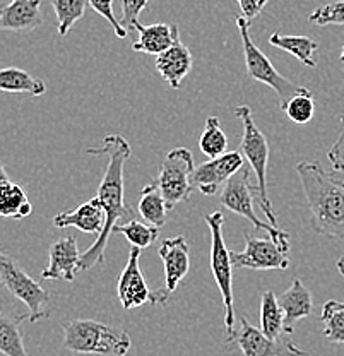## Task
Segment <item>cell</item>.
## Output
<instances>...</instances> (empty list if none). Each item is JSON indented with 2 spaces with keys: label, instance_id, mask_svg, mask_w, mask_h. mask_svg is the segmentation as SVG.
Listing matches in <instances>:
<instances>
[{
  "label": "cell",
  "instance_id": "cell-1",
  "mask_svg": "<svg viewBox=\"0 0 344 356\" xmlns=\"http://www.w3.org/2000/svg\"><path fill=\"white\" fill-rule=\"evenodd\" d=\"M86 153L96 156L106 154L110 161L105 170V175L101 178V184H99L98 195H96L101 202L103 209H105V226H103V232L99 233L95 243L84 254H81L79 273L81 270H90L95 266L105 262L106 245H108L113 228L117 226V221L124 220L129 222L136 220V213L125 202L124 188V166L125 161L131 158V144L122 136H106L101 146L86 147Z\"/></svg>",
  "mask_w": 344,
  "mask_h": 356
},
{
  "label": "cell",
  "instance_id": "cell-2",
  "mask_svg": "<svg viewBox=\"0 0 344 356\" xmlns=\"http://www.w3.org/2000/svg\"><path fill=\"white\" fill-rule=\"evenodd\" d=\"M302 180L310 211V225L322 236L344 240V180L327 172L319 161H300Z\"/></svg>",
  "mask_w": 344,
  "mask_h": 356
},
{
  "label": "cell",
  "instance_id": "cell-3",
  "mask_svg": "<svg viewBox=\"0 0 344 356\" xmlns=\"http://www.w3.org/2000/svg\"><path fill=\"white\" fill-rule=\"evenodd\" d=\"M64 348L77 355L125 356L132 339L125 331L91 318H74L64 325Z\"/></svg>",
  "mask_w": 344,
  "mask_h": 356
},
{
  "label": "cell",
  "instance_id": "cell-4",
  "mask_svg": "<svg viewBox=\"0 0 344 356\" xmlns=\"http://www.w3.org/2000/svg\"><path fill=\"white\" fill-rule=\"evenodd\" d=\"M235 115L242 120L243 134H242V144H240V153L247 158L250 163L252 170L257 175V185H255V200L261 206L262 213L268 218V222L272 226H277V216L272 209V204L268 195V163H269V144L268 137L264 136L259 127L255 125L252 110L250 106H236Z\"/></svg>",
  "mask_w": 344,
  "mask_h": 356
},
{
  "label": "cell",
  "instance_id": "cell-5",
  "mask_svg": "<svg viewBox=\"0 0 344 356\" xmlns=\"http://www.w3.org/2000/svg\"><path fill=\"white\" fill-rule=\"evenodd\" d=\"M204 220L211 232V270L221 293L224 305V329L228 337L235 332V300H233V262L223 236V213L206 214Z\"/></svg>",
  "mask_w": 344,
  "mask_h": 356
},
{
  "label": "cell",
  "instance_id": "cell-6",
  "mask_svg": "<svg viewBox=\"0 0 344 356\" xmlns=\"http://www.w3.org/2000/svg\"><path fill=\"white\" fill-rule=\"evenodd\" d=\"M7 289L14 298L23 302L28 307L31 324L47 318L50 315V293L47 291L38 281L33 280L28 273L19 266V262L10 257L0 247V289Z\"/></svg>",
  "mask_w": 344,
  "mask_h": 356
},
{
  "label": "cell",
  "instance_id": "cell-7",
  "mask_svg": "<svg viewBox=\"0 0 344 356\" xmlns=\"http://www.w3.org/2000/svg\"><path fill=\"white\" fill-rule=\"evenodd\" d=\"M236 26H238L240 36H242V47H243V57H245V67H247V76L250 79L259 81V83L265 84L271 89H275V92L279 98L281 110L286 108V105L290 103L291 98L302 92L303 86H297V84L291 83L290 79L279 74L276 70V67L272 65V62L265 57L264 51H261L257 48V44L254 43L252 36H250V21H247L243 16L235 17Z\"/></svg>",
  "mask_w": 344,
  "mask_h": 356
},
{
  "label": "cell",
  "instance_id": "cell-8",
  "mask_svg": "<svg viewBox=\"0 0 344 356\" xmlns=\"http://www.w3.org/2000/svg\"><path fill=\"white\" fill-rule=\"evenodd\" d=\"M194 156L187 147H175L166 154L158 173L156 185L165 197L168 211L190 199V194L194 192Z\"/></svg>",
  "mask_w": 344,
  "mask_h": 356
},
{
  "label": "cell",
  "instance_id": "cell-9",
  "mask_svg": "<svg viewBox=\"0 0 344 356\" xmlns=\"http://www.w3.org/2000/svg\"><path fill=\"white\" fill-rule=\"evenodd\" d=\"M255 185L249 181V170L242 168L236 175H233L224 184L221 191V204L231 213L245 218L255 226L259 232H265L271 235L272 240H276L281 245H290V233L283 232L281 228H276L271 222L262 221L254 211V199H255Z\"/></svg>",
  "mask_w": 344,
  "mask_h": 356
},
{
  "label": "cell",
  "instance_id": "cell-10",
  "mask_svg": "<svg viewBox=\"0 0 344 356\" xmlns=\"http://www.w3.org/2000/svg\"><path fill=\"white\" fill-rule=\"evenodd\" d=\"M235 269L284 270L290 267V245H281L272 238H257L245 232V250L231 252Z\"/></svg>",
  "mask_w": 344,
  "mask_h": 356
},
{
  "label": "cell",
  "instance_id": "cell-11",
  "mask_svg": "<svg viewBox=\"0 0 344 356\" xmlns=\"http://www.w3.org/2000/svg\"><path fill=\"white\" fill-rule=\"evenodd\" d=\"M228 343H235L242 350L243 356H310L290 339V336H283L281 339H269L261 329L254 327L245 317L240 318V329L227 339Z\"/></svg>",
  "mask_w": 344,
  "mask_h": 356
},
{
  "label": "cell",
  "instance_id": "cell-12",
  "mask_svg": "<svg viewBox=\"0 0 344 356\" xmlns=\"http://www.w3.org/2000/svg\"><path fill=\"white\" fill-rule=\"evenodd\" d=\"M160 257L165 267V283L151 293V303H166L170 295L179 288L190 269V254L185 236H175L161 243Z\"/></svg>",
  "mask_w": 344,
  "mask_h": 356
},
{
  "label": "cell",
  "instance_id": "cell-13",
  "mask_svg": "<svg viewBox=\"0 0 344 356\" xmlns=\"http://www.w3.org/2000/svg\"><path fill=\"white\" fill-rule=\"evenodd\" d=\"M243 168V156L240 151H228V153L211 158L195 168L192 175V185L204 195H214L233 175Z\"/></svg>",
  "mask_w": 344,
  "mask_h": 356
},
{
  "label": "cell",
  "instance_id": "cell-14",
  "mask_svg": "<svg viewBox=\"0 0 344 356\" xmlns=\"http://www.w3.org/2000/svg\"><path fill=\"white\" fill-rule=\"evenodd\" d=\"M140 248L132 247L129 252V261L118 277L117 293L122 307L125 310L139 309L151 302V289L147 286L146 280L142 276V270L139 267Z\"/></svg>",
  "mask_w": 344,
  "mask_h": 356
},
{
  "label": "cell",
  "instance_id": "cell-15",
  "mask_svg": "<svg viewBox=\"0 0 344 356\" xmlns=\"http://www.w3.org/2000/svg\"><path fill=\"white\" fill-rule=\"evenodd\" d=\"M81 252L76 236H64L50 245L48 250V266L43 269V280L74 281L79 273Z\"/></svg>",
  "mask_w": 344,
  "mask_h": 356
},
{
  "label": "cell",
  "instance_id": "cell-16",
  "mask_svg": "<svg viewBox=\"0 0 344 356\" xmlns=\"http://www.w3.org/2000/svg\"><path fill=\"white\" fill-rule=\"evenodd\" d=\"M42 24V0H10L0 6V31H33Z\"/></svg>",
  "mask_w": 344,
  "mask_h": 356
},
{
  "label": "cell",
  "instance_id": "cell-17",
  "mask_svg": "<svg viewBox=\"0 0 344 356\" xmlns=\"http://www.w3.org/2000/svg\"><path fill=\"white\" fill-rule=\"evenodd\" d=\"M136 31L139 33V38L132 44V50L139 51V54L147 55H161L173 44L180 42L179 28L175 24H142V22H136Z\"/></svg>",
  "mask_w": 344,
  "mask_h": 356
},
{
  "label": "cell",
  "instance_id": "cell-18",
  "mask_svg": "<svg viewBox=\"0 0 344 356\" xmlns=\"http://www.w3.org/2000/svg\"><path fill=\"white\" fill-rule=\"evenodd\" d=\"M106 214L103 209L101 202L98 197H92L88 202L81 204L76 211L69 213H60L54 218V225L57 228H69L74 226L79 232L91 233V235H99L105 226Z\"/></svg>",
  "mask_w": 344,
  "mask_h": 356
},
{
  "label": "cell",
  "instance_id": "cell-19",
  "mask_svg": "<svg viewBox=\"0 0 344 356\" xmlns=\"http://www.w3.org/2000/svg\"><path fill=\"white\" fill-rule=\"evenodd\" d=\"M192 65H194V57L182 42L173 44L156 57L158 72L173 89L180 88L182 81L192 70Z\"/></svg>",
  "mask_w": 344,
  "mask_h": 356
},
{
  "label": "cell",
  "instance_id": "cell-20",
  "mask_svg": "<svg viewBox=\"0 0 344 356\" xmlns=\"http://www.w3.org/2000/svg\"><path fill=\"white\" fill-rule=\"evenodd\" d=\"M281 310L284 314V331L293 334L295 322L309 317L312 312V293L300 280H293L291 286L277 296Z\"/></svg>",
  "mask_w": 344,
  "mask_h": 356
},
{
  "label": "cell",
  "instance_id": "cell-21",
  "mask_svg": "<svg viewBox=\"0 0 344 356\" xmlns=\"http://www.w3.org/2000/svg\"><path fill=\"white\" fill-rule=\"evenodd\" d=\"M29 315H9L0 310V353L3 356H29L24 346L21 324Z\"/></svg>",
  "mask_w": 344,
  "mask_h": 356
},
{
  "label": "cell",
  "instance_id": "cell-22",
  "mask_svg": "<svg viewBox=\"0 0 344 356\" xmlns=\"http://www.w3.org/2000/svg\"><path fill=\"white\" fill-rule=\"evenodd\" d=\"M0 91L13 92V95L43 96L47 92V84L19 67H6L0 69Z\"/></svg>",
  "mask_w": 344,
  "mask_h": 356
},
{
  "label": "cell",
  "instance_id": "cell-23",
  "mask_svg": "<svg viewBox=\"0 0 344 356\" xmlns=\"http://www.w3.org/2000/svg\"><path fill=\"white\" fill-rule=\"evenodd\" d=\"M269 44L288 51V54L293 55L295 58H298L303 65L310 67V69L317 67L316 54L319 50V43L310 38V36H284L279 35V33H275L269 38Z\"/></svg>",
  "mask_w": 344,
  "mask_h": 356
},
{
  "label": "cell",
  "instance_id": "cell-24",
  "mask_svg": "<svg viewBox=\"0 0 344 356\" xmlns=\"http://www.w3.org/2000/svg\"><path fill=\"white\" fill-rule=\"evenodd\" d=\"M33 213V206L23 187L7 181L0 185V216L6 220H24Z\"/></svg>",
  "mask_w": 344,
  "mask_h": 356
},
{
  "label": "cell",
  "instance_id": "cell-25",
  "mask_svg": "<svg viewBox=\"0 0 344 356\" xmlns=\"http://www.w3.org/2000/svg\"><path fill=\"white\" fill-rule=\"evenodd\" d=\"M261 331L269 339H281L283 336H290L284 331V314L281 310L276 295L268 289L262 293L261 298Z\"/></svg>",
  "mask_w": 344,
  "mask_h": 356
},
{
  "label": "cell",
  "instance_id": "cell-26",
  "mask_svg": "<svg viewBox=\"0 0 344 356\" xmlns=\"http://www.w3.org/2000/svg\"><path fill=\"white\" fill-rule=\"evenodd\" d=\"M138 211L144 221L151 226H156L161 228L166 222V207L165 197H163L160 187L156 184L146 185L140 194L139 202H138Z\"/></svg>",
  "mask_w": 344,
  "mask_h": 356
},
{
  "label": "cell",
  "instance_id": "cell-27",
  "mask_svg": "<svg viewBox=\"0 0 344 356\" xmlns=\"http://www.w3.org/2000/svg\"><path fill=\"white\" fill-rule=\"evenodd\" d=\"M324 336L331 343L344 344V302L329 300L322 307Z\"/></svg>",
  "mask_w": 344,
  "mask_h": 356
},
{
  "label": "cell",
  "instance_id": "cell-28",
  "mask_svg": "<svg viewBox=\"0 0 344 356\" xmlns=\"http://www.w3.org/2000/svg\"><path fill=\"white\" fill-rule=\"evenodd\" d=\"M199 147L207 158H218V156L228 153V137L221 129L218 117H209L206 120L204 132H202L201 140H199Z\"/></svg>",
  "mask_w": 344,
  "mask_h": 356
},
{
  "label": "cell",
  "instance_id": "cell-29",
  "mask_svg": "<svg viewBox=\"0 0 344 356\" xmlns=\"http://www.w3.org/2000/svg\"><path fill=\"white\" fill-rule=\"evenodd\" d=\"M58 22V35L65 36L81 17L86 14L90 0H50Z\"/></svg>",
  "mask_w": 344,
  "mask_h": 356
},
{
  "label": "cell",
  "instance_id": "cell-30",
  "mask_svg": "<svg viewBox=\"0 0 344 356\" xmlns=\"http://www.w3.org/2000/svg\"><path fill=\"white\" fill-rule=\"evenodd\" d=\"M113 233H120L132 243V247H138L142 250V248H147L149 245L156 242L158 236H160V228L139 220H132L125 222V225L115 226Z\"/></svg>",
  "mask_w": 344,
  "mask_h": 356
},
{
  "label": "cell",
  "instance_id": "cell-31",
  "mask_svg": "<svg viewBox=\"0 0 344 356\" xmlns=\"http://www.w3.org/2000/svg\"><path fill=\"white\" fill-rule=\"evenodd\" d=\"M286 113V117L290 118L293 124L297 125H305L309 124L313 118L316 113V103H313V95L310 89H303L302 92H298L295 98L290 99V103L286 105V108L283 110Z\"/></svg>",
  "mask_w": 344,
  "mask_h": 356
},
{
  "label": "cell",
  "instance_id": "cell-32",
  "mask_svg": "<svg viewBox=\"0 0 344 356\" xmlns=\"http://www.w3.org/2000/svg\"><path fill=\"white\" fill-rule=\"evenodd\" d=\"M309 21L317 26H344V0H338V2L325 3V6L319 7V9L310 14Z\"/></svg>",
  "mask_w": 344,
  "mask_h": 356
},
{
  "label": "cell",
  "instance_id": "cell-33",
  "mask_svg": "<svg viewBox=\"0 0 344 356\" xmlns=\"http://www.w3.org/2000/svg\"><path fill=\"white\" fill-rule=\"evenodd\" d=\"M149 6V0H122V17L120 24L125 31L134 29L136 22L139 21L140 13Z\"/></svg>",
  "mask_w": 344,
  "mask_h": 356
},
{
  "label": "cell",
  "instance_id": "cell-34",
  "mask_svg": "<svg viewBox=\"0 0 344 356\" xmlns=\"http://www.w3.org/2000/svg\"><path fill=\"white\" fill-rule=\"evenodd\" d=\"M90 6L96 10V13L101 14V16L105 17V19L108 21L110 24H112L115 35H117L118 38H122V40L127 38L129 31H125V29L122 28L120 19H117V17H115L113 0H90Z\"/></svg>",
  "mask_w": 344,
  "mask_h": 356
},
{
  "label": "cell",
  "instance_id": "cell-35",
  "mask_svg": "<svg viewBox=\"0 0 344 356\" xmlns=\"http://www.w3.org/2000/svg\"><path fill=\"white\" fill-rule=\"evenodd\" d=\"M339 120H341L339 136L338 139H336V143L331 146V149H329L327 158L336 172L344 173V113L339 115Z\"/></svg>",
  "mask_w": 344,
  "mask_h": 356
},
{
  "label": "cell",
  "instance_id": "cell-36",
  "mask_svg": "<svg viewBox=\"0 0 344 356\" xmlns=\"http://www.w3.org/2000/svg\"><path fill=\"white\" fill-rule=\"evenodd\" d=\"M236 2H238L240 10H242V16L245 17L247 21H252L262 13V9L268 6L269 0H236Z\"/></svg>",
  "mask_w": 344,
  "mask_h": 356
},
{
  "label": "cell",
  "instance_id": "cell-37",
  "mask_svg": "<svg viewBox=\"0 0 344 356\" xmlns=\"http://www.w3.org/2000/svg\"><path fill=\"white\" fill-rule=\"evenodd\" d=\"M7 181H10V178H9V175H7V172H6V168H3L2 163H0V185L7 184Z\"/></svg>",
  "mask_w": 344,
  "mask_h": 356
},
{
  "label": "cell",
  "instance_id": "cell-38",
  "mask_svg": "<svg viewBox=\"0 0 344 356\" xmlns=\"http://www.w3.org/2000/svg\"><path fill=\"white\" fill-rule=\"evenodd\" d=\"M338 270H339V274L344 277V255L338 261Z\"/></svg>",
  "mask_w": 344,
  "mask_h": 356
},
{
  "label": "cell",
  "instance_id": "cell-39",
  "mask_svg": "<svg viewBox=\"0 0 344 356\" xmlns=\"http://www.w3.org/2000/svg\"><path fill=\"white\" fill-rule=\"evenodd\" d=\"M339 58H341V62H344V47L341 48V57H339Z\"/></svg>",
  "mask_w": 344,
  "mask_h": 356
}]
</instances>
